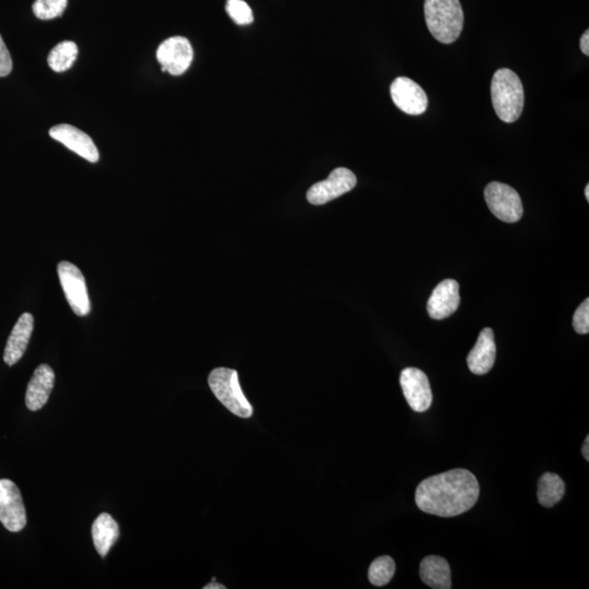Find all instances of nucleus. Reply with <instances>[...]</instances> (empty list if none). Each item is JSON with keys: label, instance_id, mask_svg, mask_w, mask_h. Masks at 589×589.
Here are the masks:
<instances>
[{"label": "nucleus", "instance_id": "obj_1", "mask_svg": "<svg viewBox=\"0 0 589 589\" xmlns=\"http://www.w3.org/2000/svg\"><path fill=\"white\" fill-rule=\"evenodd\" d=\"M479 491L475 475L458 468L422 480L416 489L415 500L422 512L454 518L476 504Z\"/></svg>", "mask_w": 589, "mask_h": 589}, {"label": "nucleus", "instance_id": "obj_2", "mask_svg": "<svg viewBox=\"0 0 589 589\" xmlns=\"http://www.w3.org/2000/svg\"><path fill=\"white\" fill-rule=\"evenodd\" d=\"M491 98L495 113L504 122H515L523 113L524 86L514 71L503 68L495 71L491 81Z\"/></svg>", "mask_w": 589, "mask_h": 589}, {"label": "nucleus", "instance_id": "obj_3", "mask_svg": "<svg viewBox=\"0 0 589 589\" xmlns=\"http://www.w3.org/2000/svg\"><path fill=\"white\" fill-rule=\"evenodd\" d=\"M425 18L433 38L452 44L464 28V13L459 0H425Z\"/></svg>", "mask_w": 589, "mask_h": 589}, {"label": "nucleus", "instance_id": "obj_4", "mask_svg": "<svg viewBox=\"0 0 589 589\" xmlns=\"http://www.w3.org/2000/svg\"><path fill=\"white\" fill-rule=\"evenodd\" d=\"M208 381L216 399L232 414L241 418L253 415V408L241 390L236 370L223 367L216 368L211 372Z\"/></svg>", "mask_w": 589, "mask_h": 589}, {"label": "nucleus", "instance_id": "obj_5", "mask_svg": "<svg viewBox=\"0 0 589 589\" xmlns=\"http://www.w3.org/2000/svg\"><path fill=\"white\" fill-rule=\"evenodd\" d=\"M485 200L495 218L505 223H515L524 213L521 196L510 186L494 182L485 189Z\"/></svg>", "mask_w": 589, "mask_h": 589}, {"label": "nucleus", "instance_id": "obj_6", "mask_svg": "<svg viewBox=\"0 0 589 589\" xmlns=\"http://www.w3.org/2000/svg\"><path fill=\"white\" fill-rule=\"evenodd\" d=\"M57 271L72 312L79 317L87 316L91 312V303L84 274L68 261H61Z\"/></svg>", "mask_w": 589, "mask_h": 589}, {"label": "nucleus", "instance_id": "obj_7", "mask_svg": "<svg viewBox=\"0 0 589 589\" xmlns=\"http://www.w3.org/2000/svg\"><path fill=\"white\" fill-rule=\"evenodd\" d=\"M358 185V178L351 170L344 168H335L329 177L314 184L308 190L307 200L313 205H322L349 193Z\"/></svg>", "mask_w": 589, "mask_h": 589}, {"label": "nucleus", "instance_id": "obj_8", "mask_svg": "<svg viewBox=\"0 0 589 589\" xmlns=\"http://www.w3.org/2000/svg\"><path fill=\"white\" fill-rule=\"evenodd\" d=\"M0 521L12 533H18L27 525L22 493L9 479H0Z\"/></svg>", "mask_w": 589, "mask_h": 589}, {"label": "nucleus", "instance_id": "obj_9", "mask_svg": "<svg viewBox=\"0 0 589 589\" xmlns=\"http://www.w3.org/2000/svg\"><path fill=\"white\" fill-rule=\"evenodd\" d=\"M157 59L162 71L173 76H180L189 69L194 59V50L189 41L182 36L165 40L159 46Z\"/></svg>", "mask_w": 589, "mask_h": 589}, {"label": "nucleus", "instance_id": "obj_10", "mask_svg": "<svg viewBox=\"0 0 589 589\" xmlns=\"http://www.w3.org/2000/svg\"><path fill=\"white\" fill-rule=\"evenodd\" d=\"M391 97L394 104L408 115L418 116L427 111L426 92L410 77H399L392 82Z\"/></svg>", "mask_w": 589, "mask_h": 589}, {"label": "nucleus", "instance_id": "obj_11", "mask_svg": "<svg viewBox=\"0 0 589 589\" xmlns=\"http://www.w3.org/2000/svg\"><path fill=\"white\" fill-rule=\"evenodd\" d=\"M400 382L408 405L412 411L423 412L430 408L432 392L425 372L417 368H406L402 371Z\"/></svg>", "mask_w": 589, "mask_h": 589}, {"label": "nucleus", "instance_id": "obj_12", "mask_svg": "<svg viewBox=\"0 0 589 589\" xmlns=\"http://www.w3.org/2000/svg\"><path fill=\"white\" fill-rule=\"evenodd\" d=\"M50 137L54 140L63 143L81 158L91 163H96L100 159L98 150L92 139L86 133L70 125H59L50 129Z\"/></svg>", "mask_w": 589, "mask_h": 589}, {"label": "nucleus", "instance_id": "obj_13", "mask_svg": "<svg viewBox=\"0 0 589 589\" xmlns=\"http://www.w3.org/2000/svg\"><path fill=\"white\" fill-rule=\"evenodd\" d=\"M461 304L459 285L457 281L444 280L431 294L427 304L429 316L435 320L446 319L457 312Z\"/></svg>", "mask_w": 589, "mask_h": 589}, {"label": "nucleus", "instance_id": "obj_14", "mask_svg": "<svg viewBox=\"0 0 589 589\" xmlns=\"http://www.w3.org/2000/svg\"><path fill=\"white\" fill-rule=\"evenodd\" d=\"M55 384L54 370L49 365H41L35 369L25 394V404L30 411L42 410L50 399Z\"/></svg>", "mask_w": 589, "mask_h": 589}, {"label": "nucleus", "instance_id": "obj_15", "mask_svg": "<svg viewBox=\"0 0 589 589\" xmlns=\"http://www.w3.org/2000/svg\"><path fill=\"white\" fill-rule=\"evenodd\" d=\"M497 355L494 331L485 328L480 332L476 345L467 356V365L474 375L483 376L493 369Z\"/></svg>", "mask_w": 589, "mask_h": 589}, {"label": "nucleus", "instance_id": "obj_16", "mask_svg": "<svg viewBox=\"0 0 589 589\" xmlns=\"http://www.w3.org/2000/svg\"><path fill=\"white\" fill-rule=\"evenodd\" d=\"M33 328L34 318L32 314L23 313L15 323L7 340L6 349H5L4 361L8 366H14L23 358L25 350H27Z\"/></svg>", "mask_w": 589, "mask_h": 589}, {"label": "nucleus", "instance_id": "obj_17", "mask_svg": "<svg viewBox=\"0 0 589 589\" xmlns=\"http://www.w3.org/2000/svg\"><path fill=\"white\" fill-rule=\"evenodd\" d=\"M420 573L422 582L429 587L452 588L451 567H449V562L441 557H426L421 563Z\"/></svg>", "mask_w": 589, "mask_h": 589}, {"label": "nucleus", "instance_id": "obj_18", "mask_svg": "<svg viewBox=\"0 0 589 589\" xmlns=\"http://www.w3.org/2000/svg\"><path fill=\"white\" fill-rule=\"evenodd\" d=\"M92 537L98 555L105 557L120 537V527L110 514L102 513L93 523Z\"/></svg>", "mask_w": 589, "mask_h": 589}, {"label": "nucleus", "instance_id": "obj_19", "mask_svg": "<svg viewBox=\"0 0 589 589\" xmlns=\"http://www.w3.org/2000/svg\"><path fill=\"white\" fill-rule=\"evenodd\" d=\"M565 494L566 485L559 475L546 473L539 478L537 497L539 503L545 508H552L559 503Z\"/></svg>", "mask_w": 589, "mask_h": 589}, {"label": "nucleus", "instance_id": "obj_20", "mask_svg": "<svg viewBox=\"0 0 589 589\" xmlns=\"http://www.w3.org/2000/svg\"><path fill=\"white\" fill-rule=\"evenodd\" d=\"M77 56V44L70 42V41H66V42H61L51 50L48 57V63L55 72H65L70 69L72 65L75 64Z\"/></svg>", "mask_w": 589, "mask_h": 589}, {"label": "nucleus", "instance_id": "obj_21", "mask_svg": "<svg viewBox=\"0 0 589 589\" xmlns=\"http://www.w3.org/2000/svg\"><path fill=\"white\" fill-rule=\"evenodd\" d=\"M395 562L389 556L376 557L369 567V581L372 585L385 586L394 576Z\"/></svg>", "mask_w": 589, "mask_h": 589}, {"label": "nucleus", "instance_id": "obj_22", "mask_svg": "<svg viewBox=\"0 0 589 589\" xmlns=\"http://www.w3.org/2000/svg\"><path fill=\"white\" fill-rule=\"evenodd\" d=\"M68 0H35L33 13L41 20H51L64 14Z\"/></svg>", "mask_w": 589, "mask_h": 589}, {"label": "nucleus", "instance_id": "obj_23", "mask_svg": "<svg viewBox=\"0 0 589 589\" xmlns=\"http://www.w3.org/2000/svg\"><path fill=\"white\" fill-rule=\"evenodd\" d=\"M226 12L237 24L248 25L253 23L252 10L244 0H227Z\"/></svg>", "mask_w": 589, "mask_h": 589}, {"label": "nucleus", "instance_id": "obj_24", "mask_svg": "<svg viewBox=\"0 0 589 589\" xmlns=\"http://www.w3.org/2000/svg\"><path fill=\"white\" fill-rule=\"evenodd\" d=\"M573 327L578 334L589 332V299L587 298L580 307L576 309L573 317Z\"/></svg>", "mask_w": 589, "mask_h": 589}, {"label": "nucleus", "instance_id": "obj_25", "mask_svg": "<svg viewBox=\"0 0 589 589\" xmlns=\"http://www.w3.org/2000/svg\"><path fill=\"white\" fill-rule=\"evenodd\" d=\"M13 70V59L0 35V77H7Z\"/></svg>", "mask_w": 589, "mask_h": 589}, {"label": "nucleus", "instance_id": "obj_26", "mask_svg": "<svg viewBox=\"0 0 589 589\" xmlns=\"http://www.w3.org/2000/svg\"><path fill=\"white\" fill-rule=\"evenodd\" d=\"M580 44H581V50L583 51V54L588 56L589 55V31L588 30H586L585 33L582 35Z\"/></svg>", "mask_w": 589, "mask_h": 589}, {"label": "nucleus", "instance_id": "obj_27", "mask_svg": "<svg viewBox=\"0 0 589 589\" xmlns=\"http://www.w3.org/2000/svg\"><path fill=\"white\" fill-rule=\"evenodd\" d=\"M582 454L584 458H585L586 461H589V437L586 438L585 443H584Z\"/></svg>", "mask_w": 589, "mask_h": 589}, {"label": "nucleus", "instance_id": "obj_28", "mask_svg": "<svg viewBox=\"0 0 589 589\" xmlns=\"http://www.w3.org/2000/svg\"><path fill=\"white\" fill-rule=\"evenodd\" d=\"M204 588V589H226V586L222 585V584L215 583V581H212V583L208 584V585H205Z\"/></svg>", "mask_w": 589, "mask_h": 589}, {"label": "nucleus", "instance_id": "obj_29", "mask_svg": "<svg viewBox=\"0 0 589 589\" xmlns=\"http://www.w3.org/2000/svg\"><path fill=\"white\" fill-rule=\"evenodd\" d=\"M585 196L586 200L589 201V185H587L585 188Z\"/></svg>", "mask_w": 589, "mask_h": 589}]
</instances>
